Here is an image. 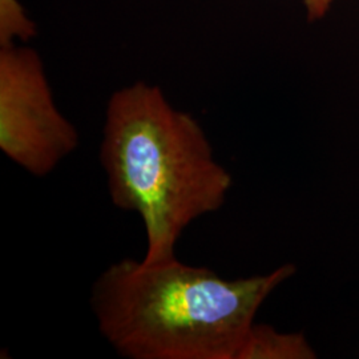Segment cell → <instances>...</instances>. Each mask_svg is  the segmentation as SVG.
I'll list each match as a JSON object with an SVG mask.
<instances>
[{
    "label": "cell",
    "mask_w": 359,
    "mask_h": 359,
    "mask_svg": "<svg viewBox=\"0 0 359 359\" xmlns=\"http://www.w3.org/2000/svg\"><path fill=\"white\" fill-rule=\"evenodd\" d=\"M293 264L226 280L177 258L144 264L124 258L92 285L99 332L129 359H236L257 311L294 276Z\"/></svg>",
    "instance_id": "6da1fadb"
},
{
    "label": "cell",
    "mask_w": 359,
    "mask_h": 359,
    "mask_svg": "<svg viewBox=\"0 0 359 359\" xmlns=\"http://www.w3.org/2000/svg\"><path fill=\"white\" fill-rule=\"evenodd\" d=\"M99 157L112 204L142 218L148 265L176 258L184 231L217 212L233 185L197 120L144 83L111 97Z\"/></svg>",
    "instance_id": "7a4b0ae2"
},
{
    "label": "cell",
    "mask_w": 359,
    "mask_h": 359,
    "mask_svg": "<svg viewBox=\"0 0 359 359\" xmlns=\"http://www.w3.org/2000/svg\"><path fill=\"white\" fill-rule=\"evenodd\" d=\"M79 145L75 127L55 107L38 55L0 52V151L35 177H46Z\"/></svg>",
    "instance_id": "3957f363"
},
{
    "label": "cell",
    "mask_w": 359,
    "mask_h": 359,
    "mask_svg": "<svg viewBox=\"0 0 359 359\" xmlns=\"http://www.w3.org/2000/svg\"><path fill=\"white\" fill-rule=\"evenodd\" d=\"M317 354L302 333H281L269 325L253 323L236 359H314Z\"/></svg>",
    "instance_id": "277c9868"
},
{
    "label": "cell",
    "mask_w": 359,
    "mask_h": 359,
    "mask_svg": "<svg viewBox=\"0 0 359 359\" xmlns=\"http://www.w3.org/2000/svg\"><path fill=\"white\" fill-rule=\"evenodd\" d=\"M35 34V27L28 20L16 0H0V43L11 46V39H28Z\"/></svg>",
    "instance_id": "5b68a950"
},
{
    "label": "cell",
    "mask_w": 359,
    "mask_h": 359,
    "mask_svg": "<svg viewBox=\"0 0 359 359\" xmlns=\"http://www.w3.org/2000/svg\"><path fill=\"white\" fill-rule=\"evenodd\" d=\"M302 1L306 7L309 20L314 22V20L322 19L326 13H329L334 0H302Z\"/></svg>",
    "instance_id": "8992f818"
}]
</instances>
